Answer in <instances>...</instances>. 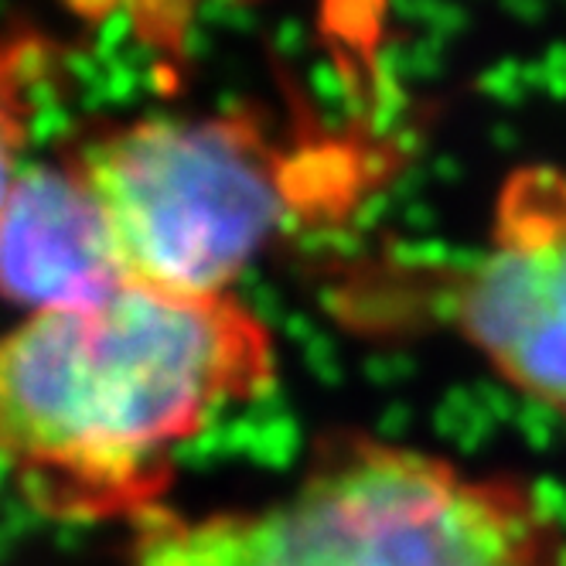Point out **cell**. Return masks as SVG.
<instances>
[{"instance_id":"1","label":"cell","mask_w":566,"mask_h":566,"mask_svg":"<svg viewBox=\"0 0 566 566\" xmlns=\"http://www.w3.org/2000/svg\"><path fill=\"white\" fill-rule=\"evenodd\" d=\"M276 379L263 317L232 294L124 287L0 335V471L45 512L137 518L175 451Z\"/></svg>"},{"instance_id":"2","label":"cell","mask_w":566,"mask_h":566,"mask_svg":"<svg viewBox=\"0 0 566 566\" xmlns=\"http://www.w3.org/2000/svg\"><path fill=\"white\" fill-rule=\"evenodd\" d=\"M127 566H566L536 484L361 430L317 437L297 481L250 509L130 518Z\"/></svg>"},{"instance_id":"3","label":"cell","mask_w":566,"mask_h":566,"mask_svg":"<svg viewBox=\"0 0 566 566\" xmlns=\"http://www.w3.org/2000/svg\"><path fill=\"white\" fill-rule=\"evenodd\" d=\"M65 160L106 219L130 287L226 297L291 226L355 201V171L307 168L253 116H147Z\"/></svg>"},{"instance_id":"4","label":"cell","mask_w":566,"mask_h":566,"mask_svg":"<svg viewBox=\"0 0 566 566\" xmlns=\"http://www.w3.org/2000/svg\"><path fill=\"white\" fill-rule=\"evenodd\" d=\"M458 335L515 392L566 423V171L505 178L484 247L451 291Z\"/></svg>"},{"instance_id":"5","label":"cell","mask_w":566,"mask_h":566,"mask_svg":"<svg viewBox=\"0 0 566 566\" xmlns=\"http://www.w3.org/2000/svg\"><path fill=\"white\" fill-rule=\"evenodd\" d=\"M124 287L106 219L69 160L21 168L0 212V297L42 314L96 307Z\"/></svg>"},{"instance_id":"6","label":"cell","mask_w":566,"mask_h":566,"mask_svg":"<svg viewBox=\"0 0 566 566\" xmlns=\"http://www.w3.org/2000/svg\"><path fill=\"white\" fill-rule=\"evenodd\" d=\"M72 8L90 14H116L140 38V45L160 52L165 59H181L188 34L201 11L219 4H242V0H69Z\"/></svg>"},{"instance_id":"7","label":"cell","mask_w":566,"mask_h":566,"mask_svg":"<svg viewBox=\"0 0 566 566\" xmlns=\"http://www.w3.org/2000/svg\"><path fill=\"white\" fill-rule=\"evenodd\" d=\"M18 150H21V116H18V99L11 86V65L0 52V212H4V201L14 188V178L24 165H18Z\"/></svg>"}]
</instances>
